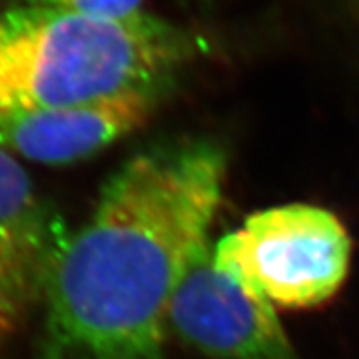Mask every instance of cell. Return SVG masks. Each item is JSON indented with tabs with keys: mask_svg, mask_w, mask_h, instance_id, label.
Returning a JSON list of instances; mask_svg holds the SVG:
<instances>
[{
	"mask_svg": "<svg viewBox=\"0 0 359 359\" xmlns=\"http://www.w3.org/2000/svg\"><path fill=\"white\" fill-rule=\"evenodd\" d=\"M213 257L275 306L312 308L345 283L352 241L328 209L286 203L250 215L213 244Z\"/></svg>",
	"mask_w": 359,
	"mask_h": 359,
	"instance_id": "3",
	"label": "cell"
},
{
	"mask_svg": "<svg viewBox=\"0 0 359 359\" xmlns=\"http://www.w3.org/2000/svg\"><path fill=\"white\" fill-rule=\"evenodd\" d=\"M145 0H13V6H29L94 19H127L143 13Z\"/></svg>",
	"mask_w": 359,
	"mask_h": 359,
	"instance_id": "7",
	"label": "cell"
},
{
	"mask_svg": "<svg viewBox=\"0 0 359 359\" xmlns=\"http://www.w3.org/2000/svg\"><path fill=\"white\" fill-rule=\"evenodd\" d=\"M70 233L24 167L0 151V352L43 310Z\"/></svg>",
	"mask_w": 359,
	"mask_h": 359,
	"instance_id": "5",
	"label": "cell"
},
{
	"mask_svg": "<svg viewBox=\"0 0 359 359\" xmlns=\"http://www.w3.org/2000/svg\"><path fill=\"white\" fill-rule=\"evenodd\" d=\"M167 332L213 359H299L275 304L220 268L211 242L170 299Z\"/></svg>",
	"mask_w": 359,
	"mask_h": 359,
	"instance_id": "4",
	"label": "cell"
},
{
	"mask_svg": "<svg viewBox=\"0 0 359 359\" xmlns=\"http://www.w3.org/2000/svg\"><path fill=\"white\" fill-rule=\"evenodd\" d=\"M198 48L191 32L147 11L94 19L11 6L0 11V112L67 109L172 86Z\"/></svg>",
	"mask_w": 359,
	"mask_h": 359,
	"instance_id": "2",
	"label": "cell"
},
{
	"mask_svg": "<svg viewBox=\"0 0 359 359\" xmlns=\"http://www.w3.org/2000/svg\"><path fill=\"white\" fill-rule=\"evenodd\" d=\"M226 175L209 137L152 143L114 170L53 269L39 359H163L170 299L211 242Z\"/></svg>",
	"mask_w": 359,
	"mask_h": 359,
	"instance_id": "1",
	"label": "cell"
},
{
	"mask_svg": "<svg viewBox=\"0 0 359 359\" xmlns=\"http://www.w3.org/2000/svg\"><path fill=\"white\" fill-rule=\"evenodd\" d=\"M169 88L133 90L67 109L0 112V151L44 165L88 160L145 125Z\"/></svg>",
	"mask_w": 359,
	"mask_h": 359,
	"instance_id": "6",
	"label": "cell"
}]
</instances>
